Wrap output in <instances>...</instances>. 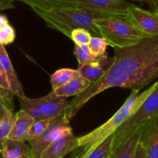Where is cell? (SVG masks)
Masks as SVG:
<instances>
[{
    "label": "cell",
    "instance_id": "34",
    "mask_svg": "<svg viewBox=\"0 0 158 158\" xmlns=\"http://www.w3.org/2000/svg\"><path fill=\"white\" fill-rule=\"evenodd\" d=\"M0 158H3L2 156V153H1V149H0Z\"/></svg>",
    "mask_w": 158,
    "mask_h": 158
},
{
    "label": "cell",
    "instance_id": "30",
    "mask_svg": "<svg viewBox=\"0 0 158 158\" xmlns=\"http://www.w3.org/2000/svg\"><path fill=\"white\" fill-rule=\"evenodd\" d=\"M134 158H146V147H145V144L141 138H140V140L137 146Z\"/></svg>",
    "mask_w": 158,
    "mask_h": 158
},
{
    "label": "cell",
    "instance_id": "4",
    "mask_svg": "<svg viewBox=\"0 0 158 158\" xmlns=\"http://www.w3.org/2000/svg\"><path fill=\"white\" fill-rule=\"evenodd\" d=\"M100 37L114 48H124L137 44L147 38L127 18L110 17L95 20Z\"/></svg>",
    "mask_w": 158,
    "mask_h": 158
},
{
    "label": "cell",
    "instance_id": "33",
    "mask_svg": "<svg viewBox=\"0 0 158 158\" xmlns=\"http://www.w3.org/2000/svg\"><path fill=\"white\" fill-rule=\"evenodd\" d=\"M8 24H9V20H8L7 17L5 15H2L0 13V29H2L4 26H6Z\"/></svg>",
    "mask_w": 158,
    "mask_h": 158
},
{
    "label": "cell",
    "instance_id": "5",
    "mask_svg": "<svg viewBox=\"0 0 158 158\" xmlns=\"http://www.w3.org/2000/svg\"><path fill=\"white\" fill-rule=\"evenodd\" d=\"M158 117V85L145 99L140 108L115 132L113 150L121 145L137 129Z\"/></svg>",
    "mask_w": 158,
    "mask_h": 158
},
{
    "label": "cell",
    "instance_id": "32",
    "mask_svg": "<svg viewBox=\"0 0 158 158\" xmlns=\"http://www.w3.org/2000/svg\"><path fill=\"white\" fill-rule=\"evenodd\" d=\"M143 2L148 3L151 11L158 12V0H144Z\"/></svg>",
    "mask_w": 158,
    "mask_h": 158
},
{
    "label": "cell",
    "instance_id": "23",
    "mask_svg": "<svg viewBox=\"0 0 158 158\" xmlns=\"http://www.w3.org/2000/svg\"><path fill=\"white\" fill-rule=\"evenodd\" d=\"M114 138L115 134L111 135L94 149L86 158H109L113 151Z\"/></svg>",
    "mask_w": 158,
    "mask_h": 158
},
{
    "label": "cell",
    "instance_id": "18",
    "mask_svg": "<svg viewBox=\"0 0 158 158\" xmlns=\"http://www.w3.org/2000/svg\"><path fill=\"white\" fill-rule=\"evenodd\" d=\"M92 82L81 75L76 77L67 83L56 90H52L54 94L58 97L67 98L70 96H77L86 89Z\"/></svg>",
    "mask_w": 158,
    "mask_h": 158
},
{
    "label": "cell",
    "instance_id": "22",
    "mask_svg": "<svg viewBox=\"0 0 158 158\" xmlns=\"http://www.w3.org/2000/svg\"><path fill=\"white\" fill-rule=\"evenodd\" d=\"M109 46L105 39L100 37H92L88 46L92 55L97 60L108 57L106 47Z\"/></svg>",
    "mask_w": 158,
    "mask_h": 158
},
{
    "label": "cell",
    "instance_id": "26",
    "mask_svg": "<svg viewBox=\"0 0 158 158\" xmlns=\"http://www.w3.org/2000/svg\"><path fill=\"white\" fill-rule=\"evenodd\" d=\"M13 96H15V94L12 91L0 88V121L4 116L6 108L14 110Z\"/></svg>",
    "mask_w": 158,
    "mask_h": 158
},
{
    "label": "cell",
    "instance_id": "15",
    "mask_svg": "<svg viewBox=\"0 0 158 158\" xmlns=\"http://www.w3.org/2000/svg\"><path fill=\"white\" fill-rule=\"evenodd\" d=\"M0 61H1L3 68H4L5 71L7 74L12 93L17 98H21L26 95L24 91H23L21 82L19 80L18 76H17L15 69L12 66L9 54L5 49L4 46L1 43H0Z\"/></svg>",
    "mask_w": 158,
    "mask_h": 158
},
{
    "label": "cell",
    "instance_id": "10",
    "mask_svg": "<svg viewBox=\"0 0 158 158\" xmlns=\"http://www.w3.org/2000/svg\"><path fill=\"white\" fill-rule=\"evenodd\" d=\"M34 100L40 106L44 118H56L63 115L69 104L66 98L58 97L52 91L46 95L34 99Z\"/></svg>",
    "mask_w": 158,
    "mask_h": 158
},
{
    "label": "cell",
    "instance_id": "28",
    "mask_svg": "<svg viewBox=\"0 0 158 158\" xmlns=\"http://www.w3.org/2000/svg\"><path fill=\"white\" fill-rule=\"evenodd\" d=\"M15 39V31L10 24L0 29V43L3 46L11 44Z\"/></svg>",
    "mask_w": 158,
    "mask_h": 158
},
{
    "label": "cell",
    "instance_id": "14",
    "mask_svg": "<svg viewBox=\"0 0 158 158\" xmlns=\"http://www.w3.org/2000/svg\"><path fill=\"white\" fill-rule=\"evenodd\" d=\"M28 5L32 10L50 12L54 9L78 8V0H13Z\"/></svg>",
    "mask_w": 158,
    "mask_h": 158
},
{
    "label": "cell",
    "instance_id": "8",
    "mask_svg": "<svg viewBox=\"0 0 158 158\" xmlns=\"http://www.w3.org/2000/svg\"><path fill=\"white\" fill-rule=\"evenodd\" d=\"M131 5L126 0H78L80 8L121 18H127V10Z\"/></svg>",
    "mask_w": 158,
    "mask_h": 158
},
{
    "label": "cell",
    "instance_id": "19",
    "mask_svg": "<svg viewBox=\"0 0 158 158\" xmlns=\"http://www.w3.org/2000/svg\"><path fill=\"white\" fill-rule=\"evenodd\" d=\"M79 76H80V74L77 70L70 68H61L57 70L50 77L52 90H56L66 85Z\"/></svg>",
    "mask_w": 158,
    "mask_h": 158
},
{
    "label": "cell",
    "instance_id": "24",
    "mask_svg": "<svg viewBox=\"0 0 158 158\" xmlns=\"http://www.w3.org/2000/svg\"><path fill=\"white\" fill-rule=\"evenodd\" d=\"M73 54L80 65L90 64L97 60V59H96L90 53L88 45H84V46L75 45Z\"/></svg>",
    "mask_w": 158,
    "mask_h": 158
},
{
    "label": "cell",
    "instance_id": "21",
    "mask_svg": "<svg viewBox=\"0 0 158 158\" xmlns=\"http://www.w3.org/2000/svg\"><path fill=\"white\" fill-rule=\"evenodd\" d=\"M15 115L13 110L9 108H6L4 116L0 121V149H2L3 143L8 139V136L10 133L13 125Z\"/></svg>",
    "mask_w": 158,
    "mask_h": 158
},
{
    "label": "cell",
    "instance_id": "13",
    "mask_svg": "<svg viewBox=\"0 0 158 158\" xmlns=\"http://www.w3.org/2000/svg\"><path fill=\"white\" fill-rule=\"evenodd\" d=\"M141 139L146 147V158H158V117L143 126Z\"/></svg>",
    "mask_w": 158,
    "mask_h": 158
},
{
    "label": "cell",
    "instance_id": "1",
    "mask_svg": "<svg viewBox=\"0 0 158 158\" xmlns=\"http://www.w3.org/2000/svg\"><path fill=\"white\" fill-rule=\"evenodd\" d=\"M114 62L109 71L69 102L63 114L67 122L100 93L114 88L140 91L158 77V37H147L137 44L114 48Z\"/></svg>",
    "mask_w": 158,
    "mask_h": 158
},
{
    "label": "cell",
    "instance_id": "35",
    "mask_svg": "<svg viewBox=\"0 0 158 158\" xmlns=\"http://www.w3.org/2000/svg\"><path fill=\"white\" fill-rule=\"evenodd\" d=\"M134 1H139V2H143L144 0H134Z\"/></svg>",
    "mask_w": 158,
    "mask_h": 158
},
{
    "label": "cell",
    "instance_id": "17",
    "mask_svg": "<svg viewBox=\"0 0 158 158\" xmlns=\"http://www.w3.org/2000/svg\"><path fill=\"white\" fill-rule=\"evenodd\" d=\"M3 158H32V150L25 142L7 139L2 146Z\"/></svg>",
    "mask_w": 158,
    "mask_h": 158
},
{
    "label": "cell",
    "instance_id": "7",
    "mask_svg": "<svg viewBox=\"0 0 158 158\" xmlns=\"http://www.w3.org/2000/svg\"><path fill=\"white\" fill-rule=\"evenodd\" d=\"M127 19L146 37H158V12L132 4L127 10Z\"/></svg>",
    "mask_w": 158,
    "mask_h": 158
},
{
    "label": "cell",
    "instance_id": "27",
    "mask_svg": "<svg viewBox=\"0 0 158 158\" xmlns=\"http://www.w3.org/2000/svg\"><path fill=\"white\" fill-rule=\"evenodd\" d=\"M54 118H44L40 120L35 121L32 124V127L29 132V137L28 140L36 138L40 135H41L46 129L50 125L51 122Z\"/></svg>",
    "mask_w": 158,
    "mask_h": 158
},
{
    "label": "cell",
    "instance_id": "3",
    "mask_svg": "<svg viewBox=\"0 0 158 158\" xmlns=\"http://www.w3.org/2000/svg\"><path fill=\"white\" fill-rule=\"evenodd\" d=\"M34 12L44 20L48 27L62 33L69 38H70L72 31L77 28L87 29L93 37H100L96 27L95 20L117 17L80 7L76 9H54L50 12L39 10H35Z\"/></svg>",
    "mask_w": 158,
    "mask_h": 158
},
{
    "label": "cell",
    "instance_id": "12",
    "mask_svg": "<svg viewBox=\"0 0 158 158\" xmlns=\"http://www.w3.org/2000/svg\"><path fill=\"white\" fill-rule=\"evenodd\" d=\"M34 122L35 120L32 116L20 109L15 113L13 125L8 139L22 142L28 141L30 129Z\"/></svg>",
    "mask_w": 158,
    "mask_h": 158
},
{
    "label": "cell",
    "instance_id": "9",
    "mask_svg": "<svg viewBox=\"0 0 158 158\" xmlns=\"http://www.w3.org/2000/svg\"><path fill=\"white\" fill-rule=\"evenodd\" d=\"M79 147L78 137L73 132L66 133L56 139L43 152L40 158H63L68 153L77 150Z\"/></svg>",
    "mask_w": 158,
    "mask_h": 158
},
{
    "label": "cell",
    "instance_id": "25",
    "mask_svg": "<svg viewBox=\"0 0 158 158\" xmlns=\"http://www.w3.org/2000/svg\"><path fill=\"white\" fill-rule=\"evenodd\" d=\"M92 37V34L87 29L83 28H77L72 31L70 39L74 42L75 45L84 46L89 44Z\"/></svg>",
    "mask_w": 158,
    "mask_h": 158
},
{
    "label": "cell",
    "instance_id": "16",
    "mask_svg": "<svg viewBox=\"0 0 158 158\" xmlns=\"http://www.w3.org/2000/svg\"><path fill=\"white\" fill-rule=\"evenodd\" d=\"M143 127L139 128L121 145L114 149L109 158H134Z\"/></svg>",
    "mask_w": 158,
    "mask_h": 158
},
{
    "label": "cell",
    "instance_id": "31",
    "mask_svg": "<svg viewBox=\"0 0 158 158\" xmlns=\"http://www.w3.org/2000/svg\"><path fill=\"white\" fill-rule=\"evenodd\" d=\"M13 0H0V12L6 9H14Z\"/></svg>",
    "mask_w": 158,
    "mask_h": 158
},
{
    "label": "cell",
    "instance_id": "11",
    "mask_svg": "<svg viewBox=\"0 0 158 158\" xmlns=\"http://www.w3.org/2000/svg\"><path fill=\"white\" fill-rule=\"evenodd\" d=\"M114 62V57H106L86 64H79L77 71L80 75L91 82H95L101 78Z\"/></svg>",
    "mask_w": 158,
    "mask_h": 158
},
{
    "label": "cell",
    "instance_id": "2",
    "mask_svg": "<svg viewBox=\"0 0 158 158\" xmlns=\"http://www.w3.org/2000/svg\"><path fill=\"white\" fill-rule=\"evenodd\" d=\"M158 81L151 87L140 93V91H132L127 100L117 112L103 125L93 131L78 137L79 147L73 158H86L93 150L107 139L137 111L145 99L157 87Z\"/></svg>",
    "mask_w": 158,
    "mask_h": 158
},
{
    "label": "cell",
    "instance_id": "6",
    "mask_svg": "<svg viewBox=\"0 0 158 158\" xmlns=\"http://www.w3.org/2000/svg\"><path fill=\"white\" fill-rule=\"evenodd\" d=\"M73 131L69 122L64 119L63 115L54 118L48 128L36 138L28 140L32 158H40L42 153L53 141L63 134Z\"/></svg>",
    "mask_w": 158,
    "mask_h": 158
},
{
    "label": "cell",
    "instance_id": "20",
    "mask_svg": "<svg viewBox=\"0 0 158 158\" xmlns=\"http://www.w3.org/2000/svg\"><path fill=\"white\" fill-rule=\"evenodd\" d=\"M18 99L20 103V109L26 112L27 114L32 116L34 120L38 121L44 119L40 106L37 105L34 99L28 98L27 96L25 95L23 97L18 98Z\"/></svg>",
    "mask_w": 158,
    "mask_h": 158
},
{
    "label": "cell",
    "instance_id": "29",
    "mask_svg": "<svg viewBox=\"0 0 158 158\" xmlns=\"http://www.w3.org/2000/svg\"><path fill=\"white\" fill-rule=\"evenodd\" d=\"M0 88L6 90V91H12V88H11L9 78H8L7 74H6V71H5L4 68H3L1 61H0Z\"/></svg>",
    "mask_w": 158,
    "mask_h": 158
}]
</instances>
